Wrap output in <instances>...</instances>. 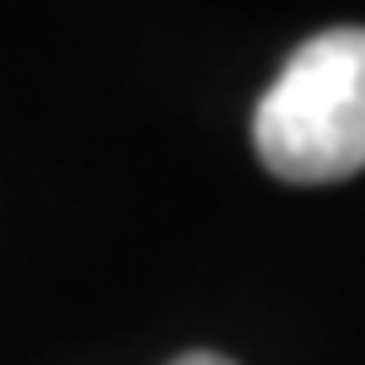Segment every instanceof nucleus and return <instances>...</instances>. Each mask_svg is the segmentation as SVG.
Returning a JSON list of instances; mask_svg holds the SVG:
<instances>
[{"label": "nucleus", "mask_w": 365, "mask_h": 365, "mask_svg": "<svg viewBox=\"0 0 365 365\" xmlns=\"http://www.w3.org/2000/svg\"><path fill=\"white\" fill-rule=\"evenodd\" d=\"M172 365H237V360H226V354H210V349H194V354H178Z\"/></svg>", "instance_id": "nucleus-2"}, {"label": "nucleus", "mask_w": 365, "mask_h": 365, "mask_svg": "<svg viewBox=\"0 0 365 365\" xmlns=\"http://www.w3.org/2000/svg\"><path fill=\"white\" fill-rule=\"evenodd\" d=\"M252 145L285 182H339L365 167V27H328L279 65Z\"/></svg>", "instance_id": "nucleus-1"}]
</instances>
